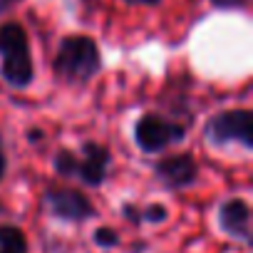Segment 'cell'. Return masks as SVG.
<instances>
[{
	"instance_id": "cell-1",
	"label": "cell",
	"mask_w": 253,
	"mask_h": 253,
	"mask_svg": "<svg viewBox=\"0 0 253 253\" xmlns=\"http://www.w3.org/2000/svg\"><path fill=\"white\" fill-rule=\"evenodd\" d=\"M52 70L65 82H87L99 70V50L87 35H70L60 42Z\"/></svg>"
},
{
	"instance_id": "cell-2",
	"label": "cell",
	"mask_w": 253,
	"mask_h": 253,
	"mask_svg": "<svg viewBox=\"0 0 253 253\" xmlns=\"http://www.w3.org/2000/svg\"><path fill=\"white\" fill-rule=\"evenodd\" d=\"M206 137L213 144L223 142H241L243 147H253V117L248 109L221 112L206 124Z\"/></svg>"
},
{
	"instance_id": "cell-3",
	"label": "cell",
	"mask_w": 253,
	"mask_h": 253,
	"mask_svg": "<svg viewBox=\"0 0 253 253\" xmlns=\"http://www.w3.org/2000/svg\"><path fill=\"white\" fill-rule=\"evenodd\" d=\"M181 137H184V126L176 122H167L159 114H144L134 129V139L147 154L164 152L169 144L179 142Z\"/></svg>"
},
{
	"instance_id": "cell-4",
	"label": "cell",
	"mask_w": 253,
	"mask_h": 253,
	"mask_svg": "<svg viewBox=\"0 0 253 253\" xmlns=\"http://www.w3.org/2000/svg\"><path fill=\"white\" fill-rule=\"evenodd\" d=\"M47 206L62 221L80 223V221H87V218L94 216L92 201L82 191H77V189H65V186L47 189Z\"/></svg>"
},
{
	"instance_id": "cell-5",
	"label": "cell",
	"mask_w": 253,
	"mask_h": 253,
	"mask_svg": "<svg viewBox=\"0 0 253 253\" xmlns=\"http://www.w3.org/2000/svg\"><path fill=\"white\" fill-rule=\"evenodd\" d=\"M196 162L191 154H174L164 157L157 162V176L169 186V189H186L196 181Z\"/></svg>"
},
{
	"instance_id": "cell-6",
	"label": "cell",
	"mask_w": 253,
	"mask_h": 253,
	"mask_svg": "<svg viewBox=\"0 0 253 253\" xmlns=\"http://www.w3.org/2000/svg\"><path fill=\"white\" fill-rule=\"evenodd\" d=\"M218 226L223 233L238 241H251V209L243 199H228L218 209Z\"/></svg>"
},
{
	"instance_id": "cell-7",
	"label": "cell",
	"mask_w": 253,
	"mask_h": 253,
	"mask_svg": "<svg viewBox=\"0 0 253 253\" xmlns=\"http://www.w3.org/2000/svg\"><path fill=\"white\" fill-rule=\"evenodd\" d=\"M109 169V152L102 144H92L87 142L82 149V159L77 157V174L87 186H99L107 176Z\"/></svg>"
},
{
	"instance_id": "cell-8",
	"label": "cell",
	"mask_w": 253,
	"mask_h": 253,
	"mask_svg": "<svg viewBox=\"0 0 253 253\" xmlns=\"http://www.w3.org/2000/svg\"><path fill=\"white\" fill-rule=\"evenodd\" d=\"M33 60H30V50L25 52H13V55H3V77L15 84V87H28L33 82Z\"/></svg>"
},
{
	"instance_id": "cell-9",
	"label": "cell",
	"mask_w": 253,
	"mask_h": 253,
	"mask_svg": "<svg viewBox=\"0 0 253 253\" xmlns=\"http://www.w3.org/2000/svg\"><path fill=\"white\" fill-rule=\"evenodd\" d=\"M28 50V35L18 23L0 25V55H13Z\"/></svg>"
},
{
	"instance_id": "cell-10",
	"label": "cell",
	"mask_w": 253,
	"mask_h": 253,
	"mask_svg": "<svg viewBox=\"0 0 253 253\" xmlns=\"http://www.w3.org/2000/svg\"><path fill=\"white\" fill-rule=\"evenodd\" d=\"M0 253H28V238L18 226H0Z\"/></svg>"
},
{
	"instance_id": "cell-11",
	"label": "cell",
	"mask_w": 253,
	"mask_h": 253,
	"mask_svg": "<svg viewBox=\"0 0 253 253\" xmlns=\"http://www.w3.org/2000/svg\"><path fill=\"white\" fill-rule=\"evenodd\" d=\"M55 171L60 176H75L77 174V157L67 149H62L57 157H55Z\"/></svg>"
},
{
	"instance_id": "cell-12",
	"label": "cell",
	"mask_w": 253,
	"mask_h": 253,
	"mask_svg": "<svg viewBox=\"0 0 253 253\" xmlns=\"http://www.w3.org/2000/svg\"><path fill=\"white\" fill-rule=\"evenodd\" d=\"M92 241H94V246H99V248H117V246H119V233H117L114 228H109V226H102V228L94 231Z\"/></svg>"
},
{
	"instance_id": "cell-13",
	"label": "cell",
	"mask_w": 253,
	"mask_h": 253,
	"mask_svg": "<svg viewBox=\"0 0 253 253\" xmlns=\"http://www.w3.org/2000/svg\"><path fill=\"white\" fill-rule=\"evenodd\" d=\"M167 216H169V211L162 204H152L142 211V221H149V223H162V221H167Z\"/></svg>"
},
{
	"instance_id": "cell-14",
	"label": "cell",
	"mask_w": 253,
	"mask_h": 253,
	"mask_svg": "<svg viewBox=\"0 0 253 253\" xmlns=\"http://www.w3.org/2000/svg\"><path fill=\"white\" fill-rule=\"evenodd\" d=\"M216 8H243L246 0H211Z\"/></svg>"
},
{
	"instance_id": "cell-15",
	"label": "cell",
	"mask_w": 253,
	"mask_h": 253,
	"mask_svg": "<svg viewBox=\"0 0 253 253\" xmlns=\"http://www.w3.org/2000/svg\"><path fill=\"white\" fill-rule=\"evenodd\" d=\"M124 216L129 218L132 223H139V221H142V213H139V211H137L132 204H126V206H124Z\"/></svg>"
},
{
	"instance_id": "cell-16",
	"label": "cell",
	"mask_w": 253,
	"mask_h": 253,
	"mask_svg": "<svg viewBox=\"0 0 253 253\" xmlns=\"http://www.w3.org/2000/svg\"><path fill=\"white\" fill-rule=\"evenodd\" d=\"M3 174H5V157L0 152V179H3Z\"/></svg>"
},
{
	"instance_id": "cell-17",
	"label": "cell",
	"mask_w": 253,
	"mask_h": 253,
	"mask_svg": "<svg viewBox=\"0 0 253 253\" xmlns=\"http://www.w3.org/2000/svg\"><path fill=\"white\" fill-rule=\"evenodd\" d=\"M129 3H144V5H154V3H159V0H129Z\"/></svg>"
},
{
	"instance_id": "cell-18",
	"label": "cell",
	"mask_w": 253,
	"mask_h": 253,
	"mask_svg": "<svg viewBox=\"0 0 253 253\" xmlns=\"http://www.w3.org/2000/svg\"><path fill=\"white\" fill-rule=\"evenodd\" d=\"M10 3H13V0H0V10H3V8H8Z\"/></svg>"
}]
</instances>
